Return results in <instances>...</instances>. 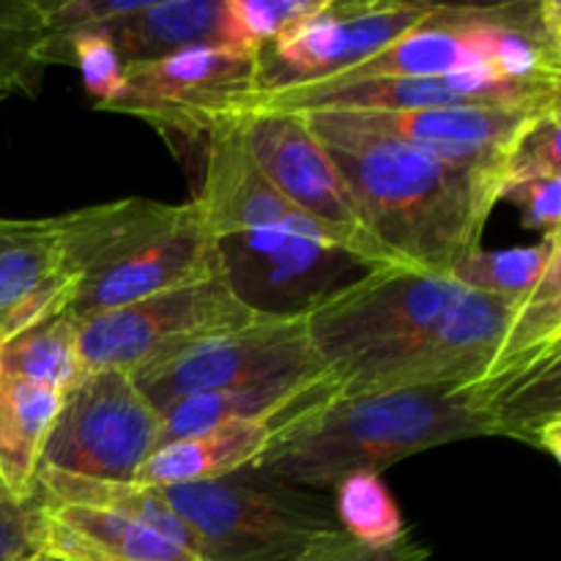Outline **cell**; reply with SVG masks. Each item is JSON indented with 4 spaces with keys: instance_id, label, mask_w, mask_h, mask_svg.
<instances>
[{
    "instance_id": "6da1fadb",
    "label": "cell",
    "mask_w": 561,
    "mask_h": 561,
    "mask_svg": "<svg viewBox=\"0 0 561 561\" xmlns=\"http://www.w3.org/2000/svg\"><path fill=\"white\" fill-rule=\"evenodd\" d=\"M561 354L477 381L425 383L323 400L277 433L257 469L296 488H329L356 471L463 438L502 436L561 455Z\"/></svg>"
},
{
    "instance_id": "7a4b0ae2",
    "label": "cell",
    "mask_w": 561,
    "mask_h": 561,
    "mask_svg": "<svg viewBox=\"0 0 561 561\" xmlns=\"http://www.w3.org/2000/svg\"><path fill=\"white\" fill-rule=\"evenodd\" d=\"M305 118L348 181L370 233L398 266L453 277V268L480 250L488 217L504 197L502 175L354 129L329 113Z\"/></svg>"
},
{
    "instance_id": "3957f363",
    "label": "cell",
    "mask_w": 561,
    "mask_h": 561,
    "mask_svg": "<svg viewBox=\"0 0 561 561\" xmlns=\"http://www.w3.org/2000/svg\"><path fill=\"white\" fill-rule=\"evenodd\" d=\"M463 294L453 277L370 268L305 307L307 334L340 398L447 383L463 362Z\"/></svg>"
},
{
    "instance_id": "277c9868",
    "label": "cell",
    "mask_w": 561,
    "mask_h": 561,
    "mask_svg": "<svg viewBox=\"0 0 561 561\" xmlns=\"http://www.w3.org/2000/svg\"><path fill=\"white\" fill-rule=\"evenodd\" d=\"M222 272L241 301L257 312L296 310L323 296L321 279L334 274L337 250L263 179L244 148L233 118L206 137V179L201 195Z\"/></svg>"
},
{
    "instance_id": "5b68a950",
    "label": "cell",
    "mask_w": 561,
    "mask_h": 561,
    "mask_svg": "<svg viewBox=\"0 0 561 561\" xmlns=\"http://www.w3.org/2000/svg\"><path fill=\"white\" fill-rule=\"evenodd\" d=\"M55 219L60 257L75 283L66 316L82 321L164 290L225 277L197 201L124 197Z\"/></svg>"
},
{
    "instance_id": "8992f818",
    "label": "cell",
    "mask_w": 561,
    "mask_h": 561,
    "mask_svg": "<svg viewBox=\"0 0 561 561\" xmlns=\"http://www.w3.org/2000/svg\"><path fill=\"white\" fill-rule=\"evenodd\" d=\"M159 491L192 529L203 561H299L312 540L340 529L321 499L257 466Z\"/></svg>"
},
{
    "instance_id": "52a82bcc",
    "label": "cell",
    "mask_w": 561,
    "mask_h": 561,
    "mask_svg": "<svg viewBox=\"0 0 561 561\" xmlns=\"http://www.w3.org/2000/svg\"><path fill=\"white\" fill-rule=\"evenodd\" d=\"M244 148L263 179L290 203L340 255L356 266L392 268L398 263L387 255L340 173L305 115L247 110L233 115Z\"/></svg>"
},
{
    "instance_id": "ba28073f",
    "label": "cell",
    "mask_w": 561,
    "mask_h": 561,
    "mask_svg": "<svg viewBox=\"0 0 561 561\" xmlns=\"http://www.w3.org/2000/svg\"><path fill=\"white\" fill-rule=\"evenodd\" d=\"M261 316L236 296L228 279L217 277L82 318L77 340L85 373H137Z\"/></svg>"
},
{
    "instance_id": "9c48e42d",
    "label": "cell",
    "mask_w": 561,
    "mask_h": 561,
    "mask_svg": "<svg viewBox=\"0 0 561 561\" xmlns=\"http://www.w3.org/2000/svg\"><path fill=\"white\" fill-rule=\"evenodd\" d=\"M162 447V416L131 373L93 370L64 398L38 469L82 480L135 482Z\"/></svg>"
},
{
    "instance_id": "30bf717a",
    "label": "cell",
    "mask_w": 561,
    "mask_h": 561,
    "mask_svg": "<svg viewBox=\"0 0 561 561\" xmlns=\"http://www.w3.org/2000/svg\"><path fill=\"white\" fill-rule=\"evenodd\" d=\"M321 376L329 373L310 343L305 310L263 312L236 332L203 340L170 359L131 373L159 414L192 394Z\"/></svg>"
},
{
    "instance_id": "8fae6325",
    "label": "cell",
    "mask_w": 561,
    "mask_h": 561,
    "mask_svg": "<svg viewBox=\"0 0 561 561\" xmlns=\"http://www.w3.org/2000/svg\"><path fill=\"white\" fill-rule=\"evenodd\" d=\"M255 93V58L206 44L126 66L118 93L99 110L135 115L162 131L206 140Z\"/></svg>"
},
{
    "instance_id": "7c38bea8",
    "label": "cell",
    "mask_w": 561,
    "mask_h": 561,
    "mask_svg": "<svg viewBox=\"0 0 561 561\" xmlns=\"http://www.w3.org/2000/svg\"><path fill=\"white\" fill-rule=\"evenodd\" d=\"M433 9L431 0H321L255 55L257 93L334 80L387 49Z\"/></svg>"
},
{
    "instance_id": "4fadbf2b",
    "label": "cell",
    "mask_w": 561,
    "mask_h": 561,
    "mask_svg": "<svg viewBox=\"0 0 561 561\" xmlns=\"http://www.w3.org/2000/svg\"><path fill=\"white\" fill-rule=\"evenodd\" d=\"M561 82H515L488 69L438 77H378L351 85H299L255 93L247 110L274 113H409L458 104H559Z\"/></svg>"
},
{
    "instance_id": "5bb4252c",
    "label": "cell",
    "mask_w": 561,
    "mask_h": 561,
    "mask_svg": "<svg viewBox=\"0 0 561 561\" xmlns=\"http://www.w3.org/2000/svg\"><path fill=\"white\" fill-rule=\"evenodd\" d=\"M559 104H458L409 113H329L345 126L409 142L427 153L502 175L520 137Z\"/></svg>"
},
{
    "instance_id": "9a60e30c",
    "label": "cell",
    "mask_w": 561,
    "mask_h": 561,
    "mask_svg": "<svg viewBox=\"0 0 561 561\" xmlns=\"http://www.w3.org/2000/svg\"><path fill=\"white\" fill-rule=\"evenodd\" d=\"M71 290L55 219L0 217V343L66 312Z\"/></svg>"
},
{
    "instance_id": "2e32d148",
    "label": "cell",
    "mask_w": 561,
    "mask_h": 561,
    "mask_svg": "<svg viewBox=\"0 0 561 561\" xmlns=\"http://www.w3.org/2000/svg\"><path fill=\"white\" fill-rule=\"evenodd\" d=\"M38 551L49 561H203L179 542L107 510L36 496Z\"/></svg>"
},
{
    "instance_id": "e0dca14e",
    "label": "cell",
    "mask_w": 561,
    "mask_h": 561,
    "mask_svg": "<svg viewBox=\"0 0 561 561\" xmlns=\"http://www.w3.org/2000/svg\"><path fill=\"white\" fill-rule=\"evenodd\" d=\"M296 414L222 422V425L208 427L197 436L164 444L142 463L135 482L151 488L197 485V482L222 480V477L236 474L247 466H257L274 444L277 433Z\"/></svg>"
},
{
    "instance_id": "ac0fdd59",
    "label": "cell",
    "mask_w": 561,
    "mask_h": 561,
    "mask_svg": "<svg viewBox=\"0 0 561 561\" xmlns=\"http://www.w3.org/2000/svg\"><path fill=\"white\" fill-rule=\"evenodd\" d=\"M104 31L124 66L186 47H222V0H126Z\"/></svg>"
},
{
    "instance_id": "d6986e66",
    "label": "cell",
    "mask_w": 561,
    "mask_h": 561,
    "mask_svg": "<svg viewBox=\"0 0 561 561\" xmlns=\"http://www.w3.org/2000/svg\"><path fill=\"white\" fill-rule=\"evenodd\" d=\"M332 378H299V381H272L244 389H225V392L192 394L179 400L162 414V447L197 436L222 422L263 420V416L296 414L301 409L334 398Z\"/></svg>"
},
{
    "instance_id": "ffe728a7",
    "label": "cell",
    "mask_w": 561,
    "mask_h": 561,
    "mask_svg": "<svg viewBox=\"0 0 561 561\" xmlns=\"http://www.w3.org/2000/svg\"><path fill=\"white\" fill-rule=\"evenodd\" d=\"M463 288L526 301L561 290V230L540 236V244L518 250H474L453 268Z\"/></svg>"
},
{
    "instance_id": "44dd1931",
    "label": "cell",
    "mask_w": 561,
    "mask_h": 561,
    "mask_svg": "<svg viewBox=\"0 0 561 561\" xmlns=\"http://www.w3.org/2000/svg\"><path fill=\"white\" fill-rule=\"evenodd\" d=\"M0 370L36 387L69 394L85 376L75 318L58 312L3 340Z\"/></svg>"
},
{
    "instance_id": "7402d4cb",
    "label": "cell",
    "mask_w": 561,
    "mask_h": 561,
    "mask_svg": "<svg viewBox=\"0 0 561 561\" xmlns=\"http://www.w3.org/2000/svg\"><path fill=\"white\" fill-rule=\"evenodd\" d=\"M53 42L44 0H0V93L36 96Z\"/></svg>"
},
{
    "instance_id": "603a6c76",
    "label": "cell",
    "mask_w": 561,
    "mask_h": 561,
    "mask_svg": "<svg viewBox=\"0 0 561 561\" xmlns=\"http://www.w3.org/2000/svg\"><path fill=\"white\" fill-rule=\"evenodd\" d=\"M334 491V520L340 529L365 548H389L405 535L403 515L381 474L356 471L343 477Z\"/></svg>"
},
{
    "instance_id": "cb8c5ba5",
    "label": "cell",
    "mask_w": 561,
    "mask_h": 561,
    "mask_svg": "<svg viewBox=\"0 0 561 561\" xmlns=\"http://www.w3.org/2000/svg\"><path fill=\"white\" fill-rule=\"evenodd\" d=\"M47 64L77 66L82 75V85L96 99V107L113 102L126 69L104 27H80V31L53 38L47 49Z\"/></svg>"
},
{
    "instance_id": "d4e9b609",
    "label": "cell",
    "mask_w": 561,
    "mask_h": 561,
    "mask_svg": "<svg viewBox=\"0 0 561 561\" xmlns=\"http://www.w3.org/2000/svg\"><path fill=\"white\" fill-rule=\"evenodd\" d=\"M559 110L553 107L548 113H542L535 124L526 129V135L520 137L518 148H515L513 159H510L507 168V186H513L515 181L531 179V175H546V173H561V121Z\"/></svg>"
},
{
    "instance_id": "484cf974",
    "label": "cell",
    "mask_w": 561,
    "mask_h": 561,
    "mask_svg": "<svg viewBox=\"0 0 561 561\" xmlns=\"http://www.w3.org/2000/svg\"><path fill=\"white\" fill-rule=\"evenodd\" d=\"M299 561H431V551L409 537L389 548H365L351 540L343 529H332L310 542Z\"/></svg>"
},
{
    "instance_id": "4316f807",
    "label": "cell",
    "mask_w": 561,
    "mask_h": 561,
    "mask_svg": "<svg viewBox=\"0 0 561 561\" xmlns=\"http://www.w3.org/2000/svg\"><path fill=\"white\" fill-rule=\"evenodd\" d=\"M504 197L520 208L526 228L540 230V236L561 230V173L515 181L513 186H507Z\"/></svg>"
},
{
    "instance_id": "83f0119b",
    "label": "cell",
    "mask_w": 561,
    "mask_h": 561,
    "mask_svg": "<svg viewBox=\"0 0 561 561\" xmlns=\"http://www.w3.org/2000/svg\"><path fill=\"white\" fill-rule=\"evenodd\" d=\"M38 507L36 499L25 504L0 499V561H22L38 551Z\"/></svg>"
},
{
    "instance_id": "f1b7e54d",
    "label": "cell",
    "mask_w": 561,
    "mask_h": 561,
    "mask_svg": "<svg viewBox=\"0 0 561 561\" xmlns=\"http://www.w3.org/2000/svg\"><path fill=\"white\" fill-rule=\"evenodd\" d=\"M0 499H3V502H16V504H25L36 499V491H33V488L16 474L3 442H0Z\"/></svg>"
},
{
    "instance_id": "f546056e",
    "label": "cell",
    "mask_w": 561,
    "mask_h": 561,
    "mask_svg": "<svg viewBox=\"0 0 561 561\" xmlns=\"http://www.w3.org/2000/svg\"><path fill=\"white\" fill-rule=\"evenodd\" d=\"M22 561H49V559L44 557V553H33V557H27V559H22Z\"/></svg>"
},
{
    "instance_id": "4dcf8cb0",
    "label": "cell",
    "mask_w": 561,
    "mask_h": 561,
    "mask_svg": "<svg viewBox=\"0 0 561 561\" xmlns=\"http://www.w3.org/2000/svg\"><path fill=\"white\" fill-rule=\"evenodd\" d=\"M3 99H9V96H5V93H0V102H3Z\"/></svg>"
}]
</instances>
